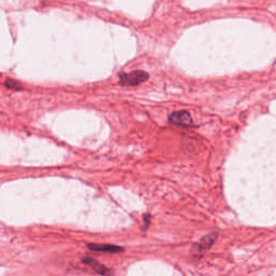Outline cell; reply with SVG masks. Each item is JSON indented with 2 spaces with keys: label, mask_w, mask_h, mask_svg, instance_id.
<instances>
[{
  "label": "cell",
  "mask_w": 276,
  "mask_h": 276,
  "mask_svg": "<svg viewBox=\"0 0 276 276\" xmlns=\"http://www.w3.org/2000/svg\"><path fill=\"white\" fill-rule=\"evenodd\" d=\"M168 122L170 124L179 126V127H189L192 124V117L190 112L184 111H176L173 112L168 118Z\"/></svg>",
  "instance_id": "3"
},
{
  "label": "cell",
  "mask_w": 276,
  "mask_h": 276,
  "mask_svg": "<svg viewBox=\"0 0 276 276\" xmlns=\"http://www.w3.org/2000/svg\"><path fill=\"white\" fill-rule=\"evenodd\" d=\"M4 85L6 88L10 89V90H15V91H20L23 90V85L21 84V82H18L16 80H13L11 78H7L4 82Z\"/></svg>",
  "instance_id": "6"
},
{
  "label": "cell",
  "mask_w": 276,
  "mask_h": 276,
  "mask_svg": "<svg viewBox=\"0 0 276 276\" xmlns=\"http://www.w3.org/2000/svg\"><path fill=\"white\" fill-rule=\"evenodd\" d=\"M88 248L92 252H103V253H111L118 254L124 250L123 247L117 245H109V244H88Z\"/></svg>",
  "instance_id": "5"
},
{
  "label": "cell",
  "mask_w": 276,
  "mask_h": 276,
  "mask_svg": "<svg viewBox=\"0 0 276 276\" xmlns=\"http://www.w3.org/2000/svg\"><path fill=\"white\" fill-rule=\"evenodd\" d=\"M149 79V73L144 70H135L130 73H121L119 83L123 87H136Z\"/></svg>",
  "instance_id": "2"
},
{
  "label": "cell",
  "mask_w": 276,
  "mask_h": 276,
  "mask_svg": "<svg viewBox=\"0 0 276 276\" xmlns=\"http://www.w3.org/2000/svg\"><path fill=\"white\" fill-rule=\"evenodd\" d=\"M217 237H218L217 232H214V233H211V234L204 236L201 241L193 244L191 249H190V254H191V256L193 257L194 259L201 258V257L215 244Z\"/></svg>",
  "instance_id": "1"
},
{
  "label": "cell",
  "mask_w": 276,
  "mask_h": 276,
  "mask_svg": "<svg viewBox=\"0 0 276 276\" xmlns=\"http://www.w3.org/2000/svg\"><path fill=\"white\" fill-rule=\"evenodd\" d=\"M81 261L89 265L91 269H93L95 272L98 274H103V275H109V274H113V271H111L110 269H108L107 266H105L103 264H101L98 261H96L93 258H90V257H83L81 259Z\"/></svg>",
  "instance_id": "4"
}]
</instances>
